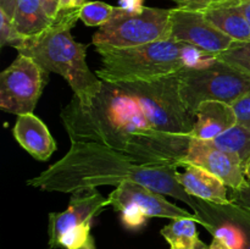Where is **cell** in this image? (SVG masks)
Instances as JSON below:
<instances>
[{
	"label": "cell",
	"instance_id": "6da1fadb",
	"mask_svg": "<svg viewBox=\"0 0 250 249\" xmlns=\"http://www.w3.org/2000/svg\"><path fill=\"white\" fill-rule=\"evenodd\" d=\"M71 142L106 146L182 166L195 116L178 88V75L153 82H103L90 106L73 95L60 114Z\"/></svg>",
	"mask_w": 250,
	"mask_h": 249
},
{
	"label": "cell",
	"instance_id": "7a4b0ae2",
	"mask_svg": "<svg viewBox=\"0 0 250 249\" xmlns=\"http://www.w3.org/2000/svg\"><path fill=\"white\" fill-rule=\"evenodd\" d=\"M178 168L176 165L106 146L71 142L65 156L27 183L46 192L73 193L100 186L117 187L122 182L132 181L182 200L204 222L203 200L188 194L177 182L175 175ZM204 227H207L205 222Z\"/></svg>",
	"mask_w": 250,
	"mask_h": 249
},
{
	"label": "cell",
	"instance_id": "3957f363",
	"mask_svg": "<svg viewBox=\"0 0 250 249\" xmlns=\"http://www.w3.org/2000/svg\"><path fill=\"white\" fill-rule=\"evenodd\" d=\"M95 50L102 58L95 75L111 84L153 82L215 60L214 55L171 38L132 48L95 46Z\"/></svg>",
	"mask_w": 250,
	"mask_h": 249
},
{
	"label": "cell",
	"instance_id": "277c9868",
	"mask_svg": "<svg viewBox=\"0 0 250 249\" xmlns=\"http://www.w3.org/2000/svg\"><path fill=\"white\" fill-rule=\"evenodd\" d=\"M80 19L78 10H61L53 26L17 49L48 72L62 76L82 106H90L103 87V81L88 67L87 46L77 43L71 29Z\"/></svg>",
	"mask_w": 250,
	"mask_h": 249
},
{
	"label": "cell",
	"instance_id": "5b68a950",
	"mask_svg": "<svg viewBox=\"0 0 250 249\" xmlns=\"http://www.w3.org/2000/svg\"><path fill=\"white\" fill-rule=\"evenodd\" d=\"M178 88L186 107L194 115L204 102L233 104L250 90V76L215 58L209 63L181 71Z\"/></svg>",
	"mask_w": 250,
	"mask_h": 249
},
{
	"label": "cell",
	"instance_id": "8992f818",
	"mask_svg": "<svg viewBox=\"0 0 250 249\" xmlns=\"http://www.w3.org/2000/svg\"><path fill=\"white\" fill-rule=\"evenodd\" d=\"M171 9L146 7L132 12L116 6L115 16L93 36L95 46L132 48L170 39Z\"/></svg>",
	"mask_w": 250,
	"mask_h": 249
},
{
	"label": "cell",
	"instance_id": "52a82bcc",
	"mask_svg": "<svg viewBox=\"0 0 250 249\" xmlns=\"http://www.w3.org/2000/svg\"><path fill=\"white\" fill-rule=\"evenodd\" d=\"M107 200L114 210L121 212L122 222L127 228H141L149 217H165L171 220L190 217L199 220L204 226V222L194 212H188L166 200L161 193L132 181L117 186L110 193Z\"/></svg>",
	"mask_w": 250,
	"mask_h": 249
},
{
	"label": "cell",
	"instance_id": "ba28073f",
	"mask_svg": "<svg viewBox=\"0 0 250 249\" xmlns=\"http://www.w3.org/2000/svg\"><path fill=\"white\" fill-rule=\"evenodd\" d=\"M49 72L29 56L19 54L0 75V109L14 115L32 114L48 83Z\"/></svg>",
	"mask_w": 250,
	"mask_h": 249
},
{
	"label": "cell",
	"instance_id": "9c48e42d",
	"mask_svg": "<svg viewBox=\"0 0 250 249\" xmlns=\"http://www.w3.org/2000/svg\"><path fill=\"white\" fill-rule=\"evenodd\" d=\"M170 20L171 39L194 46L209 55H219L234 43L233 39L210 23L203 12L173 7Z\"/></svg>",
	"mask_w": 250,
	"mask_h": 249
},
{
	"label": "cell",
	"instance_id": "30bf717a",
	"mask_svg": "<svg viewBox=\"0 0 250 249\" xmlns=\"http://www.w3.org/2000/svg\"><path fill=\"white\" fill-rule=\"evenodd\" d=\"M194 165L207 170L222 181L231 189L239 190L248 185L244 166L237 154L222 150L208 141L190 138L182 166Z\"/></svg>",
	"mask_w": 250,
	"mask_h": 249
},
{
	"label": "cell",
	"instance_id": "8fae6325",
	"mask_svg": "<svg viewBox=\"0 0 250 249\" xmlns=\"http://www.w3.org/2000/svg\"><path fill=\"white\" fill-rule=\"evenodd\" d=\"M109 205L107 198H104L97 188L76 190L72 193L70 205L61 212H50L48 216L49 247L59 248V241L63 233L84 222H92L104 208Z\"/></svg>",
	"mask_w": 250,
	"mask_h": 249
},
{
	"label": "cell",
	"instance_id": "7c38bea8",
	"mask_svg": "<svg viewBox=\"0 0 250 249\" xmlns=\"http://www.w3.org/2000/svg\"><path fill=\"white\" fill-rule=\"evenodd\" d=\"M12 132L17 143L37 160H48L56 150L49 128L33 112L19 115Z\"/></svg>",
	"mask_w": 250,
	"mask_h": 249
},
{
	"label": "cell",
	"instance_id": "4fadbf2b",
	"mask_svg": "<svg viewBox=\"0 0 250 249\" xmlns=\"http://www.w3.org/2000/svg\"><path fill=\"white\" fill-rule=\"evenodd\" d=\"M183 172H176L175 177L183 189L193 198L216 205H229L227 186L220 178L194 165L186 166Z\"/></svg>",
	"mask_w": 250,
	"mask_h": 249
},
{
	"label": "cell",
	"instance_id": "5bb4252c",
	"mask_svg": "<svg viewBox=\"0 0 250 249\" xmlns=\"http://www.w3.org/2000/svg\"><path fill=\"white\" fill-rule=\"evenodd\" d=\"M195 124L192 137L200 141H211L237 124L232 105L222 102H204L194 112Z\"/></svg>",
	"mask_w": 250,
	"mask_h": 249
},
{
	"label": "cell",
	"instance_id": "9a60e30c",
	"mask_svg": "<svg viewBox=\"0 0 250 249\" xmlns=\"http://www.w3.org/2000/svg\"><path fill=\"white\" fill-rule=\"evenodd\" d=\"M12 22L20 34L31 39L48 31L55 20L46 14L39 0H16Z\"/></svg>",
	"mask_w": 250,
	"mask_h": 249
},
{
	"label": "cell",
	"instance_id": "2e32d148",
	"mask_svg": "<svg viewBox=\"0 0 250 249\" xmlns=\"http://www.w3.org/2000/svg\"><path fill=\"white\" fill-rule=\"evenodd\" d=\"M203 14L210 23L234 42L250 41V23L238 6L219 7Z\"/></svg>",
	"mask_w": 250,
	"mask_h": 249
},
{
	"label": "cell",
	"instance_id": "e0dca14e",
	"mask_svg": "<svg viewBox=\"0 0 250 249\" xmlns=\"http://www.w3.org/2000/svg\"><path fill=\"white\" fill-rule=\"evenodd\" d=\"M197 222L199 220L190 217L172 220L161 229V236L167 242L170 249H209L199 238Z\"/></svg>",
	"mask_w": 250,
	"mask_h": 249
},
{
	"label": "cell",
	"instance_id": "ac0fdd59",
	"mask_svg": "<svg viewBox=\"0 0 250 249\" xmlns=\"http://www.w3.org/2000/svg\"><path fill=\"white\" fill-rule=\"evenodd\" d=\"M208 142L222 150L237 154L241 158L243 166L250 160V128L234 124L216 138Z\"/></svg>",
	"mask_w": 250,
	"mask_h": 249
},
{
	"label": "cell",
	"instance_id": "d6986e66",
	"mask_svg": "<svg viewBox=\"0 0 250 249\" xmlns=\"http://www.w3.org/2000/svg\"><path fill=\"white\" fill-rule=\"evenodd\" d=\"M116 12V6L103 1H85L80 9V20L89 27H102L106 24Z\"/></svg>",
	"mask_w": 250,
	"mask_h": 249
},
{
	"label": "cell",
	"instance_id": "ffe728a7",
	"mask_svg": "<svg viewBox=\"0 0 250 249\" xmlns=\"http://www.w3.org/2000/svg\"><path fill=\"white\" fill-rule=\"evenodd\" d=\"M215 58L250 76V41L234 42L231 48Z\"/></svg>",
	"mask_w": 250,
	"mask_h": 249
},
{
	"label": "cell",
	"instance_id": "44dd1931",
	"mask_svg": "<svg viewBox=\"0 0 250 249\" xmlns=\"http://www.w3.org/2000/svg\"><path fill=\"white\" fill-rule=\"evenodd\" d=\"M59 248L65 249H95L94 238L90 234V222L68 229L59 241Z\"/></svg>",
	"mask_w": 250,
	"mask_h": 249
},
{
	"label": "cell",
	"instance_id": "7402d4cb",
	"mask_svg": "<svg viewBox=\"0 0 250 249\" xmlns=\"http://www.w3.org/2000/svg\"><path fill=\"white\" fill-rule=\"evenodd\" d=\"M212 208L216 212L224 215L225 217L229 219V221L238 225L244 231L247 237L246 249H250V212L248 210L243 209L239 205L234 204L233 202L229 203V205H216L211 204Z\"/></svg>",
	"mask_w": 250,
	"mask_h": 249
},
{
	"label": "cell",
	"instance_id": "603a6c76",
	"mask_svg": "<svg viewBox=\"0 0 250 249\" xmlns=\"http://www.w3.org/2000/svg\"><path fill=\"white\" fill-rule=\"evenodd\" d=\"M214 237L221 239L231 249H246L247 237L243 229L238 225L229 221L225 224L215 225Z\"/></svg>",
	"mask_w": 250,
	"mask_h": 249
},
{
	"label": "cell",
	"instance_id": "cb8c5ba5",
	"mask_svg": "<svg viewBox=\"0 0 250 249\" xmlns=\"http://www.w3.org/2000/svg\"><path fill=\"white\" fill-rule=\"evenodd\" d=\"M26 41L27 38L16 29L12 19L0 10V46L10 45L17 50Z\"/></svg>",
	"mask_w": 250,
	"mask_h": 249
},
{
	"label": "cell",
	"instance_id": "d4e9b609",
	"mask_svg": "<svg viewBox=\"0 0 250 249\" xmlns=\"http://www.w3.org/2000/svg\"><path fill=\"white\" fill-rule=\"evenodd\" d=\"M172 1L176 2L177 7L205 12L219 7L238 6L244 0H172Z\"/></svg>",
	"mask_w": 250,
	"mask_h": 249
},
{
	"label": "cell",
	"instance_id": "484cf974",
	"mask_svg": "<svg viewBox=\"0 0 250 249\" xmlns=\"http://www.w3.org/2000/svg\"><path fill=\"white\" fill-rule=\"evenodd\" d=\"M237 117V124L250 128V90L232 104Z\"/></svg>",
	"mask_w": 250,
	"mask_h": 249
},
{
	"label": "cell",
	"instance_id": "4316f807",
	"mask_svg": "<svg viewBox=\"0 0 250 249\" xmlns=\"http://www.w3.org/2000/svg\"><path fill=\"white\" fill-rule=\"evenodd\" d=\"M231 202H233L234 204L239 205L243 209L248 210L250 212V183L243 187L239 190L232 189V195H231Z\"/></svg>",
	"mask_w": 250,
	"mask_h": 249
},
{
	"label": "cell",
	"instance_id": "83f0119b",
	"mask_svg": "<svg viewBox=\"0 0 250 249\" xmlns=\"http://www.w3.org/2000/svg\"><path fill=\"white\" fill-rule=\"evenodd\" d=\"M39 1L43 5L46 14H48L51 19L55 20L56 16L59 15V12H60V0H39Z\"/></svg>",
	"mask_w": 250,
	"mask_h": 249
},
{
	"label": "cell",
	"instance_id": "f1b7e54d",
	"mask_svg": "<svg viewBox=\"0 0 250 249\" xmlns=\"http://www.w3.org/2000/svg\"><path fill=\"white\" fill-rule=\"evenodd\" d=\"M144 0H119V6L127 11L138 12L144 9Z\"/></svg>",
	"mask_w": 250,
	"mask_h": 249
},
{
	"label": "cell",
	"instance_id": "f546056e",
	"mask_svg": "<svg viewBox=\"0 0 250 249\" xmlns=\"http://www.w3.org/2000/svg\"><path fill=\"white\" fill-rule=\"evenodd\" d=\"M85 0H60L61 10H78L84 5Z\"/></svg>",
	"mask_w": 250,
	"mask_h": 249
},
{
	"label": "cell",
	"instance_id": "4dcf8cb0",
	"mask_svg": "<svg viewBox=\"0 0 250 249\" xmlns=\"http://www.w3.org/2000/svg\"><path fill=\"white\" fill-rule=\"evenodd\" d=\"M15 6H16V0H0V10L5 12L10 19L14 17Z\"/></svg>",
	"mask_w": 250,
	"mask_h": 249
},
{
	"label": "cell",
	"instance_id": "1f68e13d",
	"mask_svg": "<svg viewBox=\"0 0 250 249\" xmlns=\"http://www.w3.org/2000/svg\"><path fill=\"white\" fill-rule=\"evenodd\" d=\"M238 7L239 10L243 12V15L247 17V20H248L250 23V0H244V1H242L241 4L238 5Z\"/></svg>",
	"mask_w": 250,
	"mask_h": 249
},
{
	"label": "cell",
	"instance_id": "d6a6232c",
	"mask_svg": "<svg viewBox=\"0 0 250 249\" xmlns=\"http://www.w3.org/2000/svg\"><path fill=\"white\" fill-rule=\"evenodd\" d=\"M209 249H231V248H229V247H227L226 244L221 241V239L214 237V238H212L211 244L209 246Z\"/></svg>",
	"mask_w": 250,
	"mask_h": 249
},
{
	"label": "cell",
	"instance_id": "836d02e7",
	"mask_svg": "<svg viewBox=\"0 0 250 249\" xmlns=\"http://www.w3.org/2000/svg\"><path fill=\"white\" fill-rule=\"evenodd\" d=\"M244 175H246L247 180L250 183V160L247 163V165L244 166Z\"/></svg>",
	"mask_w": 250,
	"mask_h": 249
}]
</instances>
